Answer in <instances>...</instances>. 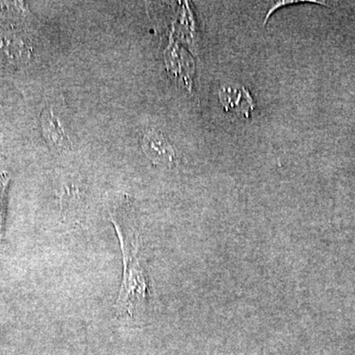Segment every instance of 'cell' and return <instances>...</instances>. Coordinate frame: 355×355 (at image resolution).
Instances as JSON below:
<instances>
[{"label": "cell", "instance_id": "cell-2", "mask_svg": "<svg viewBox=\"0 0 355 355\" xmlns=\"http://www.w3.org/2000/svg\"><path fill=\"white\" fill-rule=\"evenodd\" d=\"M142 149L151 160L158 164H172L175 159V150L163 133L150 130L144 135Z\"/></svg>", "mask_w": 355, "mask_h": 355}, {"label": "cell", "instance_id": "cell-5", "mask_svg": "<svg viewBox=\"0 0 355 355\" xmlns=\"http://www.w3.org/2000/svg\"><path fill=\"white\" fill-rule=\"evenodd\" d=\"M0 181H1V186H0V244H1L3 239L4 224H6L7 193H8L10 179L7 174H4L0 178Z\"/></svg>", "mask_w": 355, "mask_h": 355}, {"label": "cell", "instance_id": "cell-3", "mask_svg": "<svg viewBox=\"0 0 355 355\" xmlns=\"http://www.w3.org/2000/svg\"><path fill=\"white\" fill-rule=\"evenodd\" d=\"M219 98L226 111L249 116L254 109L253 98L246 88L241 86H226L219 91Z\"/></svg>", "mask_w": 355, "mask_h": 355}, {"label": "cell", "instance_id": "cell-1", "mask_svg": "<svg viewBox=\"0 0 355 355\" xmlns=\"http://www.w3.org/2000/svg\"><path fill=\"white\" fill-rule=\"evenodd\" d=\"M121 247L123 256V286H121L116 310L121 315L132 316L146 303L147 282L139 257V236L130 229L121 226L118 219H112Z\"/></svg>", "mask_w": 355, "mask_h": 355}, {"label": "cell", "instance_id": "cell-4", "mask_svg": "<svg viewBox=\"0 0 355 355\" xmlns=\"http://www.w3.org/2000/svg\"><path fill=\"white\" fill-rule=\"evenodd\" d=\"M42 128L46 141L57 150H65L71 146L64 128L51 110H46L41 116Z\"/></svg>", "mask_w": 355, "mask_h": 355}]
</instances>
